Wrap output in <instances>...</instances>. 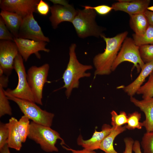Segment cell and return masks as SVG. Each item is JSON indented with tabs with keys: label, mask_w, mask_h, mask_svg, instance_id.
<instances>
[{
	"label": "cell",
	"mask_w": 153,
	"mask_h": 153,
	"mask_svg": "<svg viewBox=\"0 0 153 153\" xmlns=\"http://www.w3.org/2000/svg\"><path fill=\"white\" fill-rule=\"evenodd\" d=\"M76 45L72 44L69 49V60L62 76L64 82L63 88L66 89V96L69 97L73 89L78 88L79 80L84 77H89L91 74L86 72L93 68L91 65H84L78 60L75 53Z\"/></svg>",
	"instance_id": "obj_2"
},
{
	"label": "cell",
	"mask_w": 153,
	"mask_h": 153,
	"mask_svg": "<svg viewBox=\"0 0 153 153\" xmlns=\"http://www.w3.org/2000/svg\"><path fill=\"white\" fill-rule=\"evenodd\" d=\"M141 144L143 153H153V131L144 134Z\"/></svg>",
	"instance_id": "obj_28"
},
{
	"label": "cell",
	"mask_w": 153,
	"mask_h": 153,
	"mask_svg": "<svg viewBox=\"0 0 153 153\" xmlns=\"http://www.w3.org/2000/svg\"><path fill=\"white\" fill-rule=\"evenodd\" d=\"M130 101L144 113L145 119L142 123L146 132L153 131V97L139 100L130 97Z\"/></svg>",
	"instance_id": "obj_16"
},
{
	"label": "cell",
	"mask_w": 153,
	"mask_h": 153,
	"mask_svg": "<svg viewBox=\"0 0 153 153\" xmlns=\"http://www.w3.org/2000/svg\"><path fill=\"white\" fill-rule=\"evenodd\" d=\"M15 37L8 30L3 20L0 17V39L1 40H9L14 42Z\"/></svg>",
	"instance_id": "obj_30"
},
{
	"label": "cell",
	"mask_w": 153,
	"mask_h": 153,
	"mask_svg": "<svg viewBox=\"0 0 153 153\" xmlns=\"http://www.w3.org/2000/svg\"><path fill=\"white\" fill-rule=\"evenodd\" d=\"M5 94L9 100L15 102L24 115L34 122L51 127L54 116V114L43 110L33 102L15 97L7 93Z\"/></svg>",
	"instance_id": "obj_5"
},
{
	"label": "cell",
	"mask_w": 153,
	"mask_h": 153,
	"mask_svg": "<svg viewBox=\"0 0 153 153\" xmlns=\"http://www.w3.org/2000/svg\"><path fill=\"white\" fill-rule=\"evenodd\" d=\"M153 80V71L149 75L148 80V81H150Z\"/></svg>",
	"instance_id": "obj_40"
},
{
	"label": "cell",
	"mask_w": 153,
	"mask_h": 153,
	"mask_svg": "<svg viewBox=\"0 0 153 153\" xmlns=\"http://www.w3.org/2000/svg\"><path fill=\"white\" fill-rule=\"evenodd\" d=\"M49 68L48 63L39 67L33 65L29 69L27 73V80L33 94L35 102L41 105H43V88L45 84L49 82L47 77Z\"/></svg>",
	"instance_id": "obj_7"
},
{
	"label": "cell",
	"mask_w": 153,
	"mask_h": 153,
	"mask_svg": "<svg viewBox=\"0 0 153 153\" xmlns=\"http://www.w3.org/2000/svg\"><path fill=\"white\" fill-rule=\"evenodd\" d=\"M14 42L18 48V52L25 61H27L30 55L34 54L37 58H40L39 52L43 51L46 52H50L46 48V42L36 41L29 39L15 38Z\"/></svg>",
	"instance_id": "obj_12"
},
{
	"label": "cell",
	"mask_w": 153,
	"mask_h": 153,
	"mask_svg": "<svg viewBox=\"0 0 153 153\" xmlns=\"http://www.w3.org/2000/svg\"><path fill=\"white\" fill-rule=\"evenodd\" d=\"M8 76L4 75L3 72L0 71V85L3 88L6 87L8 86Z\"/></svg>",
	"instance_id": "obj_35"
},
{
	"label": "cell",
	"mask_w": 153,
	"mask_h": 153,
	"mask_svg": "<svg viewBox=\"0 0 153 153\" xmlns=\"http://www.w3.org/2000/svg\"><path fill=\"white\" fill-rule=\"evenodd\" d=\"M133 150L135 153H142L140 148V144L139 141L136 140L134 141L133 146Z\"/></svg>",
	"instance_id": "obj_37"
},
{
	"label": "cell",
	"mask_w": 153,
	"mask_h": 153,
	"mask_svg": "<svg viewBox=\"0 0 153 153\" xmlns=\"http://www.w3.org/2000/svg\"><path fill=\"white\" fill-rule=\"evenodd\" d=\"M125 148L123 153H132L133 146L134 143L133 140L130 137H126L124 139Z\"/></svg>",
	"instance_id": "obj_34"
},
{
	"label": "cell",
	"mask_w": 153,
	"mask_h": 153,
	"mask_svg": "<svg viewBox=\"0 0 153 153\" xmlns=\"http://www.w3.org/2000/svg\"><path fill=\"white\" fill-rule=\"evenodd\" d=\"M127 61L132 63L139 72L145 63L142 60L139 52V46L135 44L133 38L126 37L114 62L112 71L115 70L122 63Z\"/></svg>",
	"instance_id": "obj_8"
},
{
	"label": "cell",
	"mask_w": 153,
	"mask_h": 153,
	"mask_svg": "<svg viewBox=\"0 0 153 153\" xmlns=\"http://www.w3.org/2000/svg\"><path fill=\"white\" fill-rule=\"evenodd\" d=\"M50 10V7L48 4L42 0H40L37 5V12L41 15H47Z\"/></svg>",
	"instance_id": "obj_33"
},
{
	"label": "cell",
	"mask_w": 153,
	"mask_h": 153,
	"mask_svg": "<svg viewBox=\"0 0 153 153\" xmlns=\"http://www.w3.org/2000/svg\"><path fill=\"white\" fill-rule=\"evenodd\" d=\"M9 99L5 94L4 88L0 85V117L7 114L12 115V110Z\"/></svg>",
	"instance_id": "obj_24"
},
{
	"label": "cell",
	"mask_w": 153,
	"mask_h": 153,
	"mask_svg": "<svg viewBox=\"0 0 153 153\" xmlns=\"http://www.w3.org/2000/svg\"><path fill=\"white\" fill-rule=\"evenodd\" d=\"M39 0H2L1 10L16 13L23 18L33 12H37L36 6Z\"/></svg>",
	"instance_id": "obj_11"
},
{
	"label": "cell",
	"mask_w": 153,
	"mask_h": 153,
	"mask_svg": "<svg viewBox=\"0 0 153 153\" xmlns=\"http://www.w3.org/2000/svg\"><path fill=\"white\" fill-rule=\"evenodd\" d=\"M129 16V24L131 29L136 35H143L150 25L144 12Z\"/></svg>",
	"instance_id": "obj_20"
},
{
	"label": "cell",
	"mask_w": 153,
	"mask_h": 153,
	"mask_svg": "<svg viewBox=\"0 0 153 153\" xmlns=\"http://www.w3.org/2000/svg\"><path fill=\"white\" fill-rule=\"evenodd\" d=\"M112 129L111 131L103 141L100 145L99 149L105 153H118L114 148L113 142L117 136L126 129L125 126L119 127L116 129Z\"/></svg>",
	"instance_id": "obj_21"
},
{
	"label": "cell",
	"mask_w": 153,
	"mask_h": 153,
	"mask_svg": "<svg viewBox=\"0 0 153 153\" xmlns=\"http://www.w3.org/2000/svg\"><path fill=\"white\" fill-rule=\"evenodd\" d=\"M18 38L36 41L50 42L49 38L44 35L40 26L35 19L33 13L23 18Z\"/></svg>",
	"instance_id": "obj_10"
},
{
	"label": "cell",
	"mask_w": 153,
	"mask_h": 153,
	"mask_svg": "<svg viewBox=\"0 0 153 153\" xmlns=\"http://www.w3.org/2000/svg\"><path fill=\"white\" fill-rule=\"evenodd\" d=\"M23 61V58L19 53L14 63V69L18 77V85L14 89L8 88L5 91L15 97L35 103L33 94L27 80Z\"/></svg>",
	"instance_id": "obj_6"
},
{
	"label": "cell",
	"mask_w": 153,
	"mask_h": 153,
	"mask_svg": "<svg viewBox=\"0 0 153 153\" xmlns=\"http://www.w3.org/2000/svg\"><path fill=\"white\" fill-rule=\"evenodd\" d=\"M111 116V124L112 128L116 129L122 126L123 125L127 124L128 121V116L126 112L121 111L119 114L113 110L110 112Z\"/></svg>",
	"instance_id": "obj_26"
},
{
	"label": "cell",
	"mask_w": 153,
	"mask_h": 153,
	"mask_svg": "<svg viewBox=\"0 0 153 153\" xmlns=\"http://www.w3.org/2000/svg\"><path fill=\"white\" fill-rule=\"evenodd\" d=\"M29 120L28 117L24 115L18 122V130L22 143L26 142L29 133Z\"/></svg>",
	"instance_id": "obj_23"
},
{
	"label": "cell",
	"mask_w": 153,
	"mask_h": 153,
	"mask_svg": "<svg viewBox=\"0 0 153 153\" xmlns=\"http://www.w3.org/2000/svg\"><path fill=\"white\" fill-rule=\"evenodd\" d=\"M147 10L153 12V5L148 7L147 8Z\"/></svg>",
	"instance_id": "obj_41"
},
{
	"label": "cell",
	"mask_w": 153,
	"mask_h": 153,
	"mask_svg": "<svg viewBox=\"0 0 153 153\" xmlns=\"http://www.w3.org/2000/svg\"><path fill=\"white\" fill-rule=\"evenodd\" d=\"M83 7L85 8L93 9L96 13L101 15H104L107 14L113 9L112 7L106 5H99L94 7L85 6Z\"/></svg>",
	"instance_id": "obj_32"
},
{
	"label": "cell",
	"mask_w": 153,
	"mask_h": 153,
	"mask_svg": "<svg viewBox=\"0 0 153 153\" xmlns=\"http://www.w3.org/2000/svg\"><path fill=\"white\" fill-rule=\"evenodd\" d=\"M112 129V127L107 124H104L102 127L101 131L95 130L91 138L87 140H84L81 135L77 139V143L87 150L94 151L99 149L100 145L103 141L110 133Z\"/></svg>",
	"instance_id": "obj_15"
},
{
	"label": "cell",
	"mask_w": 153,
	"mask_h": 153,
	"mask_svg": "<svg viewBox=\"0 0 153 153\" xmlns=\"http://www.w3.org/2000/svg\"><path fill=\"white\" fill-rule=\"evenodd\" d=\"M19 53L14 42L1 40L0 41V71L8 76L14 68V60Z\"/></svg>",
	"instance_id": "obj_9"
},
{
	"label": "cell",
	"mask_w": 153,
	"mask_h": 153,
	"mask_svg": "<svg viewBox=\"0 0 153 153\" xmlns=\"http://www.w3.org/2000/svg\"><path fill=\"white\" fill-rule=\"evenodd\" d=\"M18 121L15 118L9 119L8 124L9 135L7 144L9 148L20 151L22 146V142L18 128Z\"/></svg>",
	"instance_id": "obj_19"
},
{
	"label": "cell",
	"mask_w": 153,
	"mask_h": 153,
	"mask_svg": "<svg viewBox=\"0 0 153 153\" xmlns=\"http://www.w3.org/2000/svg\"><path fill=\"white\" fill-rule=\"evenodd\" d=\"M50 10L51 15L49 18L54 29L61 22H71L77 13V10L69 4L65 5H54L50 7Z\"/></svg>",
	"instance_id": "obj_13"
},
{
	"label": "cell",
	"mask_w": 153,
	"mask_h": 153,
	"mask_svg": "<svg viewBox=\"0 0 153 153\" xmlns=\"http://www.w3.org/2000/svg\"><path fill=\"white\" fill-rule=\"evenodd\" d=\"M128 121L125 126L126 129L131 130L137 128L141 129L143 126L142 122H139L141 117V114L137 111L128 114Z\"/></svg>",
	"instance_id": "obj_25"
},
{
	"label": "cell",
	"mask_w": 153,
	"mask_h": 153,
	"mask_svg": "<svg viewBox=\"0 0 153 153\" xmlns=\"http://www.w3.org/2000/svg\"><path fill=\"white\" fill-rule=\"evenodd\" d=\"M128 34L127 31H125L112 37H107L104 35L101 36L106 46L103 52L98 54L94 58L95 76L108 75L111 73L112 65Z\"/></svg>",
	"instance_id": "obj_1"
},
{
	"label": "cell",
	"mask_w": 153,
	"mask_h": 153,
	"mask_svg": "<svg viewBox=\"0 0 153 153\" xmlns=\"http://www.w3.org/2000/svg\"><path fill=\"white\" fill-rule=\"evenodd\" d=\"M28 137L39 144L44 151L48 152H58L56 144L58 139L61 141V145L65 144L60 134L50 127L31 121Z\"/></svg>",
	"instance_id": "obj_3"
},
{
	"label": "cell",
	"mask_w": 153,
	"mask_h": 153,
	"mask_svg": "<svg viewBox=\"0 0 153 153\" xmlns=\"http://www.w3.org/2000/svg\"><path fill=\"white\" fill-rule=\"evenodd\" d=\"M139 52L141 58L145 64L153 61V44L139 46Z\"/></svg>",
	"instance_id": "obj_27"
},
{
	"label": "cell",
	"mask_w": 153,
	"mask_h": 153,
	"mask_svg": "<svg viewBox=\"0 0 153 153\" xmlns=\"http://www.w3.org/2000/svg\"><path fill=\"white\" fill-rule=\"evenodd\" d=\"M0 15L10 32L15 38H18L22 17L16 13L3 10H1Z\"/></svg>",
	"instance_id": "obj_18"
},
{
	"label": "cell",
	"mask_w": 153,
	"mask_h": 153,
	"mask_svg": "<svg viewBox=\"0 0 153 153\" xmlns=\"http://www.w3.org/2000/svg\"><path fill=\"white\" fill-rule=\"evenodd\" d=\"M96 13L93 9L84 8L77 10V13L71 23L78 36L84 38L93 36L101 37L103 29L97 24Z\"/></svg>",
	"instance_id": "obj_4"
},
{
	"label": "cell",
	"mask_w": 153,
	"mask_h": 153,
	"mask_svg": "<svg viewBox=\"0 0 153 153\" xmlns=\"http://www.w3.org/2000/svg\"><path fill=\"white\" fill-rule=\"evenodd\" d=\"M62 147L65 149L71 151L72 153H96L94 151L84 149L81 150H76L63 146Z\"/></svg>",
	"instance_id": "obj_36"
},
{
	"label": "cell",
	"mask_w": 153,
	"mask_h": 153,
	"mask_svg": "<svg viewBox=\"0 0 153 153\" xmlns=\"http://www.w3.org/2000/svg\"><path fill=\"white\" fill-rule=\"evenodd\" d=\"M8 123H0V149L7 144L9 135Z\"/></svg>",
	"instance_id": "obj_31"
},
{
	"label": "cell",
	"mask_w": 153,
	"mask_h": 153,
	"mask_svg": "<svg viewBox=\"0 0 153 153\" xmlns=\"http://www.w3.org/2000/svg\"><path fill=\"white\" fill-rule=\"evenodd\" d=\"M112 4L111 7L115 11H121L133 15L144 13L149 7L150 0H120Z\"/></svg>",
	"instance_id": "obj_14"
},
{
	"label": "cell",
	"mask_w": 153,
	"mask_h": 153,
	"mask_svg": "<svg viewBox=\"0 0 153 153\" xmlns=\"http://www.w3.org/2000/svg\"><path fill=\"white\" fill-rule=\"evenodd\" d=\"M144 13L148 19L150 25L153 26V12L147 10Z\"/></svg>",
	"instance_id": "obj_38"
},
{
	"label": "cell",
	"mask_w": 153,
	"mask_h": 153,
	"mask_svg": "<svg viewBox=\"0 0 153 153\" xmlns=\"http://www.w3.org/2000/svg\"><path fill=\"white\" fill-rule=\"evenodd\" d=\"M133 39L136 45L140 46L153 44V26L150 25L144 33L139 36L135 33L132 35Z\"/></svg>",
	"instance_id": "obj_22"
},
{
	"label": "cell",
	"mask_w": 153,
	"mask_h": 153,
	"mask_svg": "<svg viewBox=\"0 0 153 153\" xmlns=\"http://www.w3.org/2000/svg\"><path fill=\"white\" fill-rule=\"evenodd\" d=\"M9 148V147L7 144L0 149V153H11Z\"/></svg>",
	"instance_id": "obj_39"
},
{
	"label": "cell",
	"mask_w": 153,
	"mask_h": 153,
	"mask_svg": "<svg viewBox=\"0 0 153 153\" xmlns=\"http://www.w3.org/2000/svg\"><path fill=\"white\" fill-rule=\"evenodd\" d=\"M153 71V61L145 64L140 74L132 82L122 88L125 92L130 97L136 93L142 86L146 78Z\"/></svg>",
	"instance_id": "obj_17"
},
{
	"label": "cell",
	"mask_w": 153,
	"mask_h": 153,
	"mask_svg": "<svg viewBox=\"0 0 153 153\" xmlns=\"http://www.w3.org/2000/svg\"><path fill=\"white\" fill-rule=\"evenodd\" d=\"M136 94L142 95L143 99L153 97V80L150 81H147L140 88Z\"/></svg>",
	"instance_id": "obj_29"
}]
</instances>
